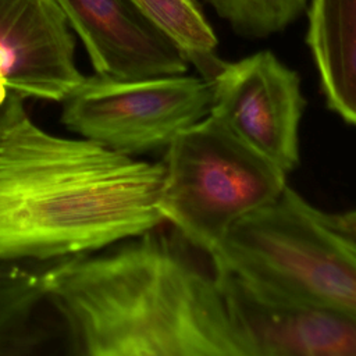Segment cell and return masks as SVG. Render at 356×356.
<instances>
[{"mask_svg":"<svg viewBox=\"0 0 356 356\" xmlns=\"http://www.w3.org/2000/svg\"><path fill=\"white\" fill-rule=\"evenodd\" d=\"M161 225L51 260L44 292L83 356H252L214 257Z\"/></svg>","mask_w":356,"mask_h":356,"instance_id":"cell-1","label":"cell"},{"mask_svg":"<svg viewBox=\"0 0 356 356\" xmlns=\"http://www.w3.org/2000/svg\"><path fill=\"white\" fill-rule=\"evenodd\" d=\"M163 163L53 135L24 115L0 142V260H57L164 222Z\"/></svg>","mask_w":356,"mask_h":356,"instance_id":"cell-2","label":"cell"},{"mask_svg":"<svg viewBox=\"0 0 356 356\" xmlns=\"http://www.w3.org/2000/svg\"><path fill=\"white\" fill-rule=\"evenodd\" d=\"M275 292L356 314V227L285 186L211 254Z\"/></svg>","mask_w":356,"mask_h":356,"instance_id":"cell-3","label":"cell"},{"mask_svg":"<svg viewBox=\"0 0 356 356\" xmlns=\"http://www.w3.org/2000/svg\"><path fill=\"white\" fill-rule=\"evenodd\" d=\"M159 209L196 248L213 254L229 229L280 197L286 172L207 114L165 147Z\"/></svg>","mask_w":356,"mask_h":356,"instance_id":"cell-4","label":"cell"},{"mask_svg":"<svg viewBox=\"0 0 356 356\" xmlns=\"http://www.w3.org/2000/svg\"><path fill=\"white\" fill-rule=\"evenodd\" d=\"M61 122L113 152L138 156L165 149L178 132L210 111L211 89L202 76L145 79L85 76L63 100Z\"/></svg>","mask_w":356,"mask_h":356,"instance_id":"cell-5","label":"cell"},{"mask_svg":"<svg viewBox=\"0 0 356 356\" xmlns=\"http://www.w3.org/2000/svg\"><path fill=\"white\" fill-rule=\"evenodd\" d=\"M209 83L210 114L286 174L298 167L306 100L296 71L263 50L225 63Z\"/></svg>","mask_w":356,"mask_h":356,"instance_id":"cell-6","label":"cell"},{"mask_svg":"<svg viewBox=\"0 0 356 356\" xmlns=\"http://www.w3.org/2000/svg\"><path fill=\"white\" fill-rule=\"evenodd\" d=\"M214 260L252 356H356V314L275 292Z\"/></svg>","mask_w":356,"mask_h":356,"instance_id":"cell-7","label":"cell"},{"mask_svg":"<svg viewBox=\"0 0 356 356\" xmlns=\"http://www.w3.org/2000/svg\"><path fill=\"white\" fill-rule=\"evenodd\" d=\"M83 78L56 0H0V102L13 92L61 102Z\"/></svg>","mask_w":356,"mask_h":356,"instance_id":"cell-8","label":"cell"},{"mask_svg":"<svg viewBox=\"0 0 356 356\" xmlns=\"http://www.w3.org/2000/svg\"><path fill=\"white\" fill-rule=\"evenodd\" d=\"M82 39L97 75L145 79L181 75L189 61L136 0H56Z\"/></svg>","mask_w":356,"mask_h":356,"instance_id":"cell-9","label":"cell"},{"mask_svg":"<svg viewBox=\"0 0 356 356\" xmlns=\"http://www.w3.org/2000/svg\"><path fill=\"white\" fill-rule=\"evenodd\" d=\"M306 42L327 106L356 127V0H310Z\"/></svg>","mask_w":356,"mask_h":356,"instance_id":"cell-10","label":"cell"},{"mask_svg":"<svg viewBox=\"0 0 356 356\" xmlns=\"http://www.w3.org/2000/svg\"><path fill=\"white\" fill-rule=\"evenodd\" d=\"M44 270L22 260H0V355L32 353L46 341L35 324L38 307L46 300Z\"/></svg>","mask_w":356,"mask_h":356,"instance_id":"cell-11","label":"cell"},{"mask_svg":"<svg viewBox=\"0 0 356 356\" xmlns=\"http://www.w3.org/2000/svg\"><path fill=\"white\" fill-rule=\"evenodd\" d=\"M143 11L181 49L189 64L210 82L227 61L218 57V40L196 0H136Z\"/></svg>","mask_w":356,"mask_h":356,"instance_id":"cell-12","label":"cell"},{"mask_svg":"<svg viewBox=\"0 0 356 356\" xmlns=\"http://www.w3.org/2000/svg\"><path fill=\"white\" fill-rule=\"evenodd\" d=\"M234 32L248 39L267 38L293 22L307 0H206Z\"/></svg>","mask_w":356,"mask_h":356,"instance_id":"cell-13","label":"cell"},{"mask_svg":"<svg viewBox=\"0 0 356 356\" xmlns=\"http://www.w3.org/2000/svg\"><path fill=\"white\" fill-rule=\"evenodd\" d=\"M22 99V96L13 92L4 102H0V142L13 125L26 115Z\"/></svg>","mask_w":356,"mask_h":356,"instance_id":"cell-14","label":"cell"},{"mask_svg":"<svg viewBox=\"0 0 356 356\" xmlns=\"http://www.w3.org/2000/svg\"><path fill=\"white\" fill-rule=\"evenodd\" d=\"M342 217L345 218L346 222H349L350 225L356 227V209L350 210V211H346V213H342Z\"/></svg>","mask_w":356,"mask_h":356,"instance_id":"cell-15","label":"cell"}]
</instances>
